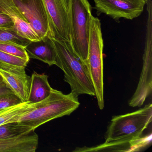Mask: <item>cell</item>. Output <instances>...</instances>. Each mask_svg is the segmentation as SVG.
<instances>
[{"label":"cell","instance_id":"obj_17","mask_svg":"<svg viewBox=\"0 0 152 152\" xmlns=\"http://www.w3.org/2000/svg\"><path fill=\"white\" fill-rule=\"evenodd\" d=\"M31 42L22 36L15 27H0V43H10L25 48Z\"/></svg>","mask_w":152,"mask_h":152},{"label":"cell","instance_id":"obj_9","mask_svg":"<svg viewBox=\"0 0 152 152\" xmlns=\"http://www.w3.org/2000/svg\"><path fill=\"white\" fill-rule=\"evenodd\" d=\"M13 1L40 40L47 37L49 33V26L43 0Z\"/></svg>","mask_w":152,"mask_h":152},{"label":"cell","instance_id":"obj_11","mask_svg":"<svg viewBox=\"0 0 152 152\" xmlns=\"http://www.w3.org/2000/svg\"><path fill=\"white\" fill-rule=\"evenodd\" d=\"M0 75L4 83L15 95L23 102L28 101L31 76L26 74L25 69L17 70L0 69Z\"/></svg>","mask_w":152,"mask_h":152},{"label":"cell","instance_id":"obj_2","mask_svg":"<svg viewBox=\"0 0 152 152\" xmlns=\"http://www.w3.org/2000/svg\"><path fill=\"white\" fill-rule=\"evenodd\" d=\"M78 97L72 92L64 94L52 88L48 97L35 103L34 108L20 117L17 122L35 130L50 121L70 115L80 106Z\"/></svg>","mask_w":152,"mask_h":152},{"label":"cell","instance_id":"obj_7","mask_svg":"<svg viewBox=\"0 0 152 152\" xmlns=\"http://www.w3.org/2000/svg\"><path fill=\"white\" fill-rule=\"evenodd\" d=\"M43 1L48 19V35L60 42L71 45L67 0Z\"/></svg>","mask_w":152,"mask_h":152},{"label":"cell","instance_id":"obj_18","mask_svg":"<svg viewBox=\"0 0 152 152\" xmlns=\"http://www.w3.org/2000/svg\"><path fill=\"white\" fill-rule=\"evenodd\" d=\"M32 130H34L29 126L20 124L17 121L7 123L0 125V139L15 137Z\"/></svg>","mask_w":152,"mask_h":152},{"label":"cell","instance_id":"obj_22","mask_svg":"<svg viewBox=\"0 0 152 152\" xmlns=\"http://www.w3.org/2000/svg\"><path fill=\"white\" fill-rule=\"evenodd\" d=\"M15 27V24L9 17L0 12V27Z\"/></svg>","mask_w":152,"mask_h":152},{"label":"cell","instance_id":"obj_21","mask_svg":"<svg viewBox=\"0 0 152 152\" xmlns=\"http://www.w3.org/2000/svg\"><path fill=\"white\" fill-rule=\"evenodd\" d=\"M23 102L15 94L0 96V110L18 104Z\"/></svg>","mask_w":152,"mask_h":152},{"label":"cell","instance_id":"obj_19","mask_svg":"<svg viewBox=\"0 0 152 152\" xmlns=\"http://www.w3.org/2000/svg\"><path fill=\"white\" fill-rule=\"evenodd\" d=\"M29 61L0 50V69L17 70L25 69Z\"/></svg>","mask_w":152,"mask_h":152},{"label":"cell","instance_id":"obj_4","mask_svg":"<svg viewBox=\"0 0 152 152\" xmlns=\"http://www.w3.org/2000/svg\"><path fill=\"white\" fill-rule=\"evenodd\" d=\"M152 121L151 104L135 112L113 116L107 128L105 142L140 137Z\"/></svg>","mask_w":152,"mask_h":152},{"label":"cell","instance_id":"obj_14","mask_svg":"<svg viewBox=\"0 0 152 152\" xmlns=\"http://www.w3.org/2000/svg\"><path fill=\"white\" fill-rule=\"evenodd\" d=\"M25 48L30 59H38L49 66L56 64V53L48 34L39 40L31 42Z\"/></svg>","mask_w":152,"mask_h":152},{"label":"cell","instance_id":"obj_6","mask_svg":"<svg viewBox=\"0 0 152 152\" xmlns=\"http://www.w3.org/2000/svg\"><path fill=\"white\" fill-rule=\"evenodd\" d=\"M148 12L145 42L143 56V67L135 93L129 101L132 107H140L151 94L152 90V2L146 3Z\"/></svg>","mask_w":152,"mask_h":152},{"label":"cell","instance_id":"obj_10","mask_svg":"<svg viewBox=\"0 0 152 152\" xmlns=\"http://www.w3.org/2000/svg\"><path fill=\"white\" fill-rule=\"evenodd\" d=\"M151 141V134L144 137L122 140L106 142L92 147L78 148L74 152H105V151H137L145 148Z\"/></svg>","mask_w":152,"mask_h":152},{"label":"cell","instance_id":"obj_1","mask_svg":"<svg viewBox=\"0 0 152 152\" xmlns=\"http://www.w3.org/2000/svg\"><path fill=\"white\" fill-rule=\"evenodd\" d=\"M50 37L56 53V65L64 72V80L70 85L71 92L77 97L81 95L95 96L87 65L75 54L71 45Z\"/></svg>","mask_w":152,"mask_h":152},{"label":"cell","instance_id":"obj_23","mask_svg":"<svg viewBox=\"0 0 152 152\" xmlns=\"http://www.w3.org/2000/svg\"><path fill=\"white\" fill-rule=\"evenodd\" d=\"M3 81H2V78L1 77V75H0V83L2 82Z\"/></svg>","mask_w":152,"mask_h":152},{"label":"cell","instance_id":"obj_3","mask_svg":"<svg viewBox=\"0 0 152 152\" xmlns=\"http://www.w3.org/2000/svg\"><path fill=\"white\" fill-rule=\"evenodd\" d=\"M73 51L86 64L88 53L91 7L88 0H67Z\"/></svg>","mask_w":152,"mask_h":152},{"label":"cell","instance_id":"obj_13","mask_svg":"<svg viewBox=\"0 0 152 152\" xmlns=\"http://www.w3.org/2000/svg\"><path fill=\"white\" fill-rule=\"evenodd\" d=\"M0 12L7 15L12 19L15 28L23 37L31 41L39 40L40 39L29 26L13 0H0Z\"/></svg>","mask_w":152,"mask_h":152},{"label":"cell","instance_id":"obj_8","mask_svg":"<svg viewBox=\"0 0 152 152\" xmlns=\"http://www.w3.org/2000/svg\"><path fill=\"white\" fill-rule=\"evenodd\" d=\"M98 15L104 14L119 22L121 18L132 20L140 15L146 0H93Z\"/></svg>","mask_w":152,"mask_h":152},{"label":"cell","instance_id":"obj_5","mask_svg":"<svg viewBox=\"0 0 152 152\" xmlns=\"http://www.w3.org/2000/svg\"><path fill=\"white\" fill-rule=\"evenodd\" d=\"M103 48L101 23L99 18L92 15L90 24L88 53L86 65L100 110H103L104 107Z\"/></svg>","mask_w":152,"mask_h":152},{"label":"cell","instance_id":"obj_15","mask_svg":"<svg viewBox=\"0 0 152 152\" xmlns=\"http://www.w3.org/2000/svg\"><path fill=\"white\" fill-rule=\"evenodd\" d=\"M52 88L48 81V76L34 72L31 77V84L28 101L38 103L50 95Z\"/></svg>","mask_w":152,"mask_h":152},{"label":"cell","instance_id":"obj_16","mask_svg":"<svg viewBox=\"0 0 152 152\" xmlns=\"http://www.w3.org/2000/svg\"><path fill=\"white\" fill-rule=\"evenodd\" d=\"M35 107V104L29 101L0 110V125L18 121L20 117L32 110Z\"/></svg>","mask_w":152,"mask_h":152},{"label":"cell","instance_id":"obj_12","mask_svg":"<svg viewBox=\"0 0 152 152\" xmlns=\"http://www.w3.org/2000/svg\"><path fill=\"white\" fill-rule=\"evenodd\" d=\"M39 145V136L34 130L21 136L0 139V152H35Z\"/></svg>","mask_w":152,"mask_h":152},{"label":"cell","instance_id":"obj_20","mask_svg":"<svg viewBox=\"0 0 152 152\" xmlns=\"http://www.w3.org/2000/svg\"><path fill=\"white\" fill-rule=\"evenodd\" d=\"M0 50L30 61L24 47L10 43H0Z\"/></svg>","mask_w":152,"mask_h":152}]
</instances>
